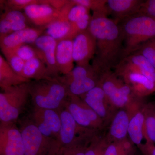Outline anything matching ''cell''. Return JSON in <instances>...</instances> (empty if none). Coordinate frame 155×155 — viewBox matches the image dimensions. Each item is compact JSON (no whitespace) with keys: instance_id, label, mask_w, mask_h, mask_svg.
<instances>
[{"instance_id":"d6986e66","label":"cell","mask_w":155,"mask_h":155,"mask_svg":"<svg viewBox=\"0 0 155 155\" xmlns=\"http://www.w3.org/2000/svg\"><path fill=\"white\" fill-rule=\"evenodd\" d=\"M141 0H107V5L110 11L119 22L122 19L138 13Z\"/></svg>"},{"instance_id":"8d00e7d4","label":"cell","mask_w":155,"mask_h":155,"mask_svg":"<svg viewBox=\"0 0 155 155\" xmlns=\"http://www.w3.org/2000/svg\"><path fill=\"white\" fill-rule=\"evenodd\" d=\"M42 3L48 4L56 10L60 11L67 5L69 1L67 0H42Z\"/></svg>"},{"instance_id":"3957f363","label":"cell","mask_w":155,"mask_h":155,"mask_svg":"<svg viewBox=\"0 0 155 155\" xmlns=\"http://www.w3.org/2000/svg\"><path fill=\"white\" fill-rule=\"evenodd\" d=\"M28 86L34 107H36L60 110L69 96L66 87L55 78L31 81Z\"/></svg>"},{"instance_id":"30bf717a","label":"cell","mask_w":155,"mask_h":155,"mask_svg":"<svg viewBox=\"0 0 155 155\" xmlns=\"http://www.w3.org/2000/svg\"><path fill=\"white\" fill-rule=\"evenodd\" d=\"M22 133L15 122L0 123V155H24Z\"/></svg>"},{"instance_id":"d6a6232c","label":"cell","mask_w":155,"mask_h":155,"mask_svg":"<svg viewBox=\"0 0 155 155\" xmlns=\"http://www.w3.org/2000/svg\"><path fill=\"white\" fill-rule=\"evenodd\" d=\"M105 140L100 138L95 134L92 137L87 147L85 155H102L104 148L105 146Z\"/></svg>"},{"instance_id":"e575fe53","label":"cell","mask_w":155,"mask_h":155,"mask_svg":"<svg viewBox=\"0 0 155 155\" xmlns=\"http://www.w3.org/2000/svg\"><path fill=\"white\" fill-rule=\"evenodd\" d=\"M15 52L25 62L38 57L35 49L31 45H22L16 49Z\"/></svg>"},{"instance_id":"f35d334b","label":"cell","mask_w":155,"mask_h":155,"mask_svg":"<svg viewBox=\"0 0 155 155\" xmlns=\"http://www.w3.org/2000/svg\"><path fill=\"white\" fill-rule=\"evenodd\" d=\"M151 155H155V148L153 149L152 151Z\"/></svg>"},{"instance_id":"d590c367","label":"cell","mask_w":155,"mask_h":155,"mask_svg":"<svg viewBox=\"0 0 155 155\" xmlns=\"http://www.w3.org/2000/svg\"><path fill=\"white\" fill-rule=\"evenodd\" d=\"M138 13L155 17V0L143 1Z\"/></svg>"},{"instance_id":"83f0119b","label":"cell","mask_w":155,"mask_h":155,"mask_svg":"<svg viewBox=\"0 0 155 155\" xmlns=\"http://www.w3.org/2000/svg\"><path fill=\"white\" fill-rule=\"evenodd\" d=\"M75 5L83 6L93 12L102 13L108 15L110 14L107 5V0H72Z\"/></svg>"},{"instance_id":"7402d4cb","label":"cell","mask_w":155,"mask_h":155,"mask_svg":"<svg viewBox=\"0 0 155 155\" xmlns=\"http://www.w3.org/2000/svg\"><path fill=\"white\" fill-rule=\"evenodd\" d=\"M23 77L30 81L54 78L50 73L46 66L38 57L25 62Z\"/></svg>"},{"instance_id":"4dcf8cb0","label":"cell","mask_w":155,"mask_h":155,"mask_svg":"<svg viewBox=\"0 0 155 155\" xmlns=\"http://www.w3.org/2000/svg\"><path fill=\"white\" fill-rule=\"evenodd\" d=\"M2 1L5 11H21L30 5L41 3V0H8Z\"/></svg>"},{"instance_id":"44dd1931","label":"cell","mask_w":155,"mask_h":155,"mask_svg":"<svg viewBox=\"0 0 155 155\" xmlns=\"http://www.w3.org/2000/svg\"><path fill=\"white\" fill-rule=\"evenodd\" d=\"M98 75L77 78L61 82L67 88L69 96L80 97L97 85Z\"/></svg>"},{"instance_id":"6da1fadb","label":"cell","mask_w":155,"mask_h":155,"mask_svg":"<svg viewBox=\"0 0 155 155\" xmlns=\"http://www.w3.org/2000/svg\"><path fill=\"white\" fill-rule=\"evenodd\" d=\"M87 29L96 40L93 68L99 75L111 71L122 60L124 48V34L119 22L106 14L93 12Z\"/></svg>"},{"instance_id":"1f68e13d","label":"cell","mask_w":155,"mask_h":155,"mask_svg":"<svg viewBox=\"0 0 155 155\" xmlns=\"http://www.w3.org/2000/svg\"><path fill=\"white\" fill-rule=\"evenodd\" d=\"M132 54L143 56L155 68V38L145 43Z\"/></svg>"},{"instance_id":"5b68a950","label":"cell","mask_w":155,"mask_h":155,"mask_svg":"<svg viewBox=\"0 0 155 155\" xmlns=\"http://www.w3.org/2000/svg\"><path fill=\"white\" fill-rule=\"evenodd\" d=\"M19 129L24 142V155H56L60 149L58 140L42 134L30 119L24 120Z\"/></svg>"},{"instance_id":"74e56055","label":"cell","mask_w":155,"mask_h":155,"mask_svg":"<svg viewBox=\"0 0 155 155\" xmlns=\"http://www.w3.org/2000/svg\"><path fill=\"white\" fill-rule=\"evenodd\" d=\"M118 147L116 144L110 145L105 150L104 155H118Z\"/></svg>"},{"instance_id":"52a82bcc","label":"cell","mask_w":155,"mask_h":155,"mask_svg":"<svg viewBox=\"0 0 155 155\" xmlns=\"http://www.w3.org/2000/svg\"><path fill=\"white\" fill-rule=\"evenodd\" d=\"M64 107L81 127L96 131L102 127L103 119L80 97L69 96Z\"/></svg>"},{"instance_id":"603a6c76","label":"cell","mask_w":155,"mask_h":155,"mask_svg":"<svg viewBox=\"0 0 155 155\" xmlns=\"http://www.w3.org/2000/svg\"><path fill=\"white\" fill-rule=\"evenodd\" d=\"M31 81L17 74L9 66L7 61L0 55V87L2 89L28 83Z\"/></svg>"},{"instance_id":"ffe728a7","label":"cell","mask_w":155,"mask_h":155,"mask_svg":"<svg viewBox=\"0 0 155 155\" xmlns=\"http://www.w3.org/2000/svg\"><path fill=\"white\" fill-rule=\"evenodd\" d=\"M117 76H121L125 83L131 87L136 94L144 96L155 91V82L141 74L134 72H124Z\"/></svg>"},{"instance_id":"8992f818","label":"cell","mask_w":155,"mask_h":155,"mask_svg":"<svg viewBox=\"0 0 155 155\" xmlns=\"http://www.w3.org/2000/svg\"><path fill=\"white\" fill-rule=\"evenodd\" d=\"M97 85L103 89L110 103L116 107H122L130 101L131 87L111 71L100 74Z\"/></svg>"},{"instance_id":"ba28073f","label":"cell","mask_w":155,"mask_h":155,"mask_svg":"<svg viewBox=\"0 0 155 155\" xmlns=\"http://www.w3.org/2000/svg\"><path fill=\"white\" fill-rule=\"evenodd\" d=\"M59 111L61 116V127L58 142L60 149L61 147L72 144L81 139L96 134L97 131L78 125L65 107Z\"/></svg>"},{"instance_id":"8fae6325","label":"cell","mask_w":155,"mask_h":155,"mask_svg":"<svg viewBox=\"0 0 155 155\" xmlns=\"http://www.w3.org/2000/svg\"><path fill=\"white\" fill-rule=\"evenodd\" d=\"M96 49V40L88 29L78 34L73 39V59L77 66L89 65Z\"/></svg>"},{"instance_id":"7a4b0ae2","label":"cell","mask_w":155,"mask_h":155,"mask_svg":"<svg viewBox=\"0 0 155 155\" xmlns=\"http://www.w3.org/2000/svg\"><path fill=\"white\" fill-rule=\"evenodd\" d=\"M118 22L124 36L122 60L137 51L145 43L155 38V17L138 13Z\"/></svg>"},{"instance_id":"9a60e30c","label":"cell","mask_w":155,"mask_h":155,"mask_svg":"<svg viewBox=\"0 0 155 155\" xmlns=\"http://www.w3.org/2000/svg\"><path fill=\"white\" fill-rule=\"evenodd\" d=\"M31 22L24 12L10 11H5L0 17V38L29 28Z\"/></svg>"},{"instance_id":"7c38bea8","label":"cell","mask_w":155,"mask_h":155,"mask_svg":"<svg viewBox=\"0 0 155 155\" xmlns=\"http://www.w3.org/2000/svg\"><path fill=\"white\" fill-rule=\"evenodd\" d=\"M44 33L43 28L29 27L0 38L1 51L2 53L15 52L22 45L32 44Z\"/></svg>"},{"instance_id":"484cf974","label":"cell","mask_w":155,"mask_h":155,"mask_svg":"<svg viewBox=\"0 0 155 155\" xmlns=\"http://www.w3.org/2000/svg\"><path fill=\"white\" fill-rule=\"evenodd\" d=\"M93 136L81 139L72 144L61 147L56 155H85L89 142Z\"/></svg>"},{"instance_id":"cb8c5ba5","label":"cell","mask_w":155,"mask_h":155,"mask_svg":"<svg viewBox=\"0 0 155 155\" xmlns=\"http://www.w3.org/2000/svg\"><path fill=\"white\" fill-rule=\"evenodd\" d=\"M130 119L128 113L124 110L116 114L110 129V136L113 140L117 142L124 140L127 134Z\"/></svg>"},{"instance_id":"d4e9b609","label":"cell","mask_w":155,"mask_h":155,"mask_svg":"<svg viewBox=\"0 0 155 155\" xmlns=\"http://www.w3.org/2000/svg\"><path fill=\"white\" fill-rule=\"evenodd\" d=\"M144 113L138 112L130 119L127 134L134 144H141L145 134Z\"/></svg>"},{"instance_id":"836d02e7","label":"cell","mask_w":155,"mask_h":155,"mask_svg":"<svg viewBox=\"0 0 155 155\" xmlns=\"http://www.w3.org/2000/svg\"><path fill=\"white\" fill-rule=\"evenodd\" d=\"M89 10L83 6L74 5L69 11L68 18L70 23L77 22L87 14H89Z\"/></svg>"},{"instance_id":"f546056e","label":"cell","mask_w":155,"mask_h":155,"mask_svg":"<svg viewBox=\"0 0 155 155\" xmlns=\"http://www.w3.org/2000/svg\"><path fill=\"white\" fill-rule=\"evenodd\" d=\"M6 60L12 69L20 76L23 77V70L25 67V61L17 55L15 52L3 53ZM24 78V77H23Z\"/></svg>"},{"instance_id":"4fadbf2b","label":"cell","mask_w":155,"mask_h":155,"mask_svg":"<svg viewBox=\"0 0 155 155\" xmlns=\"http://www.w3.org/2000/svg\"><path fill=\"white\" fill-rule=\"evenodd\" d=\"M35 49L38 57L46 66L54 78L60 76L56 61L57 41L51 37L43 35L31 45Z\"/></svg>"},{"instance_id":"f1b7e54d","label":"cell","mask_w":155,"mask_h":155,"mask_svg":"<svg viewBox=\"0 0 155 155\" xmlns=\"http://www.w3.org/2000/svg\"><path fill=\"white\" fill-rule=\"evenodd\" d=\"M91 17L89 14H87L77 22L71 23L70 31L65 39L73 40L78 34L87 30L88 28Z\"/></svg>"},{"instance_id":"e0dca14e","label":"cell","mask_w":155,"mask_h":155,"mask_svg":"<svg viewBox=\"0 0 155 155\" xmlns=\"http://www.w3.org/2000/svg\"><path fill=\"white\" fill-rule=\"evenodd\" d=\"M56 61L60 75L68 74L74 68L73 40L65 39L57 41Z\"/></svg>"},{"instance_id":"9c48e42d","label":"cell","mask_w":155,"mask_h":155,"mask_svg":"<svg viewBox=\"0 0 155 155\" xmlns=\"http://www.w3.org/2000/svg\"><path fill=\"white\" fill-rule=\"evenodd\" d=\"M30 119L42 134L58 140L61 127L59 111L34 107Z\"/></svg>"},{"instance_id":"2e32d148","label":"cell","mask_w":155,"mask_h":155,"mask_svg":"<svg viewBox=\"0 0 155 155\" xmlns=\"http://www.w3.org/2000/svg\"><path fill=\"white\" fill-rule=\"evenodd\" d=\"M75 5L72 0L69 1L67 5L60 11L57 19L43 28L44 35L51 37L57 41L66 38L71 28V23L68 18V14Z\"/></svg>"},{"instance_id":"277c9868","label":"cell","mask_w":155,"mask_h":155,"mask_svg":"<svg viewBox=\"0 0 155 155\" xmlns=\"http://www.w3.org/2000/svg\"><path fill=\"white\" fill-rule=\"evenodd\" d=\"M2 90L0 93L1 123L15 122L25 109L30 96L28 83Z\"/></svg>"},{"instance_id":"ac0fdd59","label":"cell","mask_w":155,"mask_h":155,"mask_svg":"<svg viewBox=\"0 0 155 155\" xmlns=\"http://www.w3.org/2000/svg\"><path fill=\"white\" fill-rule=\"evenodd\" d=\"M79 97L103 120L107 117L108 104L110 102L99 85Z\"/></svg>"},{"instance_id":"4316f807","label":"cell","mask_w":155,"mask_h":155,"mask_svg":"<svg viewBox=\"0 0 155 155\" xmlns=\"http://www.w3.org/2000/svg\"><path fill=\"white\" fill-rule=\"evenodd\" d=\"M144 113L146 136L148 141L155 143V108L150 106Z\"/></svg>"},{"instance_id":"5bb4252c","label":"cell","mask_w":155,"mask_h":155,"mask_svg":"<svg viewBox=\"0 0 155 155\" xmlns=\"http://www.w3.org/2000/svg\"><path fill=\"white\" fill-rule=\"evenodd\" d=\"M24 12L31 24L38 28H44L59 17L60 11L45 3L34 4L28 6Z\"/></svg>"}]
</instances>
